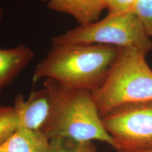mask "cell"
<instances>
[{
  "label": "cell",
  "mask_w": 152,
  "mask_h": 152,
  "mask_svg": "<svg viewBox=\"0 0 152 152\" xmlns=\"http://www.w3.org/2000/svg\"><path fill=\"white\" fill-rule=\"evenodd\" d=\"M44 87L49 94V112L41 131L49 140H98L116 149L104 128L91 91L70 88L52 79L45 80Z\"/></svg>",
  "instance_id": "cell-1"
},
{
  "label": "cell",
  "mask_w": 152,
  "mask_h": 152,
  "mask_svg": "<svg viewBox=\"0 0 152 152\" xmlns=\"http://www.w3.org/2000/svg\"><path fill=\"white\" fill-rule=\"evenodd\" d=\"M118 50L101 45H53L36 66L33 82L52 79L65 87L92 92L105 80Z\"/></svg>",
  "instance_id": "cell-2"
},
{
  "label": "cell",
  "mask_w": 152,
  "mask_h": 152,
  "mask_svg": "<svg viewBox=\"0 0 152 152\" xmlns=\"http://www.w3.org/2000/svg\"><path fill=\"white\" fill-rule=\"evenodd\" d=\"M146 55L135 48H119L105 80L92 92L101 117L125 104L152 102V69Z\"/></svg>",
  "instance_id": "cell-3"
},
{
  "label": "cell",
  "mask_w": 152,
  "mask_h": 152,
  "mask_svg": "<svg viewBox=\"0 0 152 152\" xmlns=\"http://www.w3.org/2000/svg\"><path fill=\"white\" fill-rule=\"evenodd\" d=\"M53 45H101L118 48H135L147 54L152 39L134 11L108 14L104 18L80 25L52 38Z\"/></svg>",
  "instance_id": "cell-4"
},
{
  "label": "cell",
  "mask_w": 152,
  "mask_h": 152,
  "mask_svg": "<svg viewBox=\"0 0 152 152\" xmlns=\"http://www.w3.org/2000/svg\"><path fill=\"white\" fill-rule=\"evenodd\" d=\"M102 119L118 152L152 149V102L118 106Z\"/></svg>",
  "instance_id": "cell-5"
},
{
  "label": "cell",
  "mask_w": 152,
  "mask_h": 152,
  "mask_svg": "<svg viewBox=\"0 0 152 152\" xmlns=\"http://www.w3.org/2000/svg\"><path fill=\"white\" fill-rule=\"evenodd\" d=\"M19 114L23 127L33 130H42L49 112V99L47 89L30 93L25 99L19 94L14 100V105Z\"/></svg>",
  "instance_id": "cell-6"
},
{
  "label": "cell",
  "mask_w": 152,
  "mask_h": 152,
  "mask_svg": "<svg viewBox=\"0 0 152 152\" xmlns=\"http://www.w3.org/2000/svg\"><path fill=\"white\" fill-rule=\"evenodd\" d=\"M48 1V7L55 11L73 17L80 25L99 20L106 9V0H42Z\"/></svg>",
  "instance_id": "cell-7"
},
{
  "label": "cell",
  "mask_w": 152,
  "mask_h": 152,
  "mask_svg": "<svg viewBox=\"0 0 152 152\" xmlns=\"http://www.w3.org/2000/svg\"><path fill=\"white\" fill-rule=\"evenodd\" d=\"M34 57L30 47L19 45L0 49V92L28 65Z\"/></svg>",
  "instance_id": "cell-8"
},
{
  "label": "cell",
  "mask_w": 152,
  "mask_h": 152,
  "mask_svg": "<svg viewBox=\"0 0 152 152\" xmlns=\"http://www.w3.org/2000/svg\"><path fill=\"white\" fill-rule=\"evenodd\" d=\"M49 139L40 130L21 127L0 144V152H48Z\"/></svg>",
  "instance_id": "cell-9"
},
{
  "label": "cell",
  "mask_w": 152,
  "mask_h": 152,
  "mask_svg": "<svg viewBox=\"0 0 152 152\" xmlns=\"http://www.w3.org/2000/svg\"><path fill=\"white\" fill-rule=\"evenodd\" d=\"M23 127L21 119L14 106L0 105V144Z\"/></svg>",
  "instance_id": "cell-10"
},
{
  "label": "cell",
  "mask_w": 152,
  "mask_h": 152,
  "mask_svg": "<svg viewBox=\"0 0 152 152\" xmlns=\"http://www.w3.org/2000/svg\"><path fill=\"white\" fill-rule=\"evenodd\" d=\"M48 152H97V149L92 141L56 137L49 140Z\"/></svg>",
  "instance_id": "cell-11"
},
{
  "label": "cell",
  "mask_w": 152,
  "mask_h": 152,
  "mask_svg": "<svg viewBox=\"0 0 152 152\" xmlns=\"http://www.w3.org/2000/svg\"><path fill=\"white\" fill-rule=\"evenodd\" d=\"M133 11L140 20L147 35L152 37V0H136Z\"/></svg>",
  "instance_id": "cell-12"
},
{
  "label": "cell",
  "mask_w": 152,
  "mask_h": 152,
  "mask_svg": "<svg viewBox=\"0 0 152 152\" xmlns=\"http://www.w3.org/2000/svg\"><path fill=\"white\" fill-rule=\"evenodd\" d=\"M136 0H106V9L108 14L133 11Z\"/></svg>",
  "instance_id": "cell-13"
},
{
  "label": "cell",
  "mask_w": 152,
  "mask_h": 152,
  "mask_svg": "<svg viewBox=\"0 0 152 152\" xmlns=\"http://www.w3.org/2000/svg\"><path fill=\"white\" fill-rule=\"evenodd\" d=\"M134 152H152V149H147V150H142V151H137Z\"/></svg>",
  "instance_id": "cell-14"
},
{
  "label": "cell",
  "mask_w": 152,
  "mask_h": 152,
  "mask_svg": "<svg viewBox=\"0 0 152 152\" xmlns=\"http://www.w3.org/2000/svg\"><path fill=\"white\" fill-rule=\"evenodd\" d=\"M2 17H3V11L0 9V20L2 19Z\"/></svg>",
  "instance_id": "cell-15"
}]
</instances>
